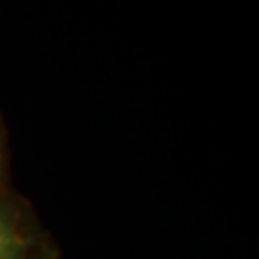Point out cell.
I'll return each instance as SVG.
<instances>
[{
	"label": "cell",
	"instance_id": "cell-1",
	"mask_svg": "<svg viewBox=\"0 0 259 259\" xmlns=\"http://www.w3.org/2000/svg\"><path fill=\"white\" fill-rule=\"evenodd\" d=\"M0 259H61L54 236L12 185L0 187Z\"/></svg>",
	"mask_w": 259,
	"mask_h": 259
},
{
	"label": "cell",
	"instance_id": "cell-2",
	"mask_svg": "<svg viewBox=\"0 0 259 259\" xmlns=\"http://www.w3.org/2000/svg\"><path fill=\"white\" fill-rule=\"evenodd\" d=\"M10 185V165H9V137L7 126L0 116V187Z\"/></svg>",
	"mask_w": 259,
	"mask_h": 259
}]
</instances>
